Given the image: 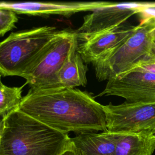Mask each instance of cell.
Here are the masks:
<instances>
[{"label": "cell", "mask_w": 155, "mask_h": 155, "mask_svg": "<svg viewBox=\"0 0 155 155\" xmlns=\"http://www.w3.org/2000/svg\"><path fill=\"white\" fill-rule=\"evenodd\" d=\"M4 130V119L3 116H1V117H0V142L3 134Z\"/></svg>", "instance_id": "17"}, {"label": "cell", "mask_w": 155, "mask_h": 155, "mask_svg": "<svg viewBox=\"0 0 155 155\" xmlns=\"http://www.w3.org/2000/svg\"><path fill=\"white\" fill-rule=\"evenodd\" d=\"M134 71H148L155 74V53L153 52L139 61L127 72Z\"/></svg>", "instance_id": "16"}, {"label": "cell", "mask_w": 155, "mask_h": 155, "mask_svg": "<svg viewBox=\"0 0 155 155\" xmlns=\"http://www.w3.org/2000/svg\"><path fill=\"white\" fill-rule=\"evenodd\" d=\"M62 155H76L75 153H74L73 151H72L71 150H68L67 151H66L65 153H64Z\"/></svg>", "instance_id": "18"}, {"label": "cell", "mask_w": 155, "mask_h": 155, "mask_svg": "<svg viewBox=\"0 0 155 155\" xmlns=\"http://www.w3.org/2000/svg\"><path fill=\"white\" fill-rule=\"evenodd\" d=\"M148 8H155V2L113 3L103 2L100 7L84 17L82 25L76 30L82 42L97 33L115 28L133 15Z\"/></svg>", "instance_id": "7"}, {"label": "cell", "mask_w": 155, "mask_h": 155, "mask_svg": "<svg viewBox=\"0 0 155 155\" xmlns=\"http://www.w3.org/2000/svg\"><path fill=\"white\" fill-rule=\"evenodd\" d=\"M18 108L65 134L107 131L104 105L79 89L30 88L22 97Z\"/></svg>", "instance_id": "1"}, {"label": "cell", "mask_w": 155, "mask_h": 155, "mask_svg": "<svg viewBox=\"0 0 155 155\" xmlns=\"http://www.w3.org/2000/svg\"><path fill=\"white\" fill-rule=\"evenodd\" d=\"M102 1L81 2H0V8L9 9L15 13L31 15H71L80 12L93 11Z\"/></svg>", "instance_id": "10"}, {"label": "cell", "mask_w": 155, "mask_h": 155, "mask_svg": "<svg viewBox=\"0 0 155 155\" xmlns=\"http://www.w3.org/2000/svg\"><path fill=\"white\" fill-rule=\"evenodd\" d=\"M153 9L147 8L141 12V22L135 26L131 35L116 48L93 64L99 81H108L127 72L139 61L154 52L155 9Z\"/></svg>", "instance_id": "3"}, {"label": "cell", "mask_w": 155, "mask_h": 155, "mask_svg": "<svg viewBox=\"0 0 155 155\" xmlns=\"http://www.w3.org/2000/svg\"><path fill=\"white\" fill-rule=\"evenodd\" d=\"M119 136L108 131L78 134L71 138V150L76 155H114Z\"/></svg>", "instance_id": "11"}, {"label": "cell", "mask_w": 155, "mask_h": 155, "mask_svg": "<svg viewBox=\"0 0 155 155\" xmlns=\"http://www.w3.org/2000/svg\"><path fill=\"white\" fill-rule=\"evenodd\" d=\"M77 41L75 31H58L22 76L30 88L58 87V72L72 45Z\"/></svg>", "instance_id": "5"}, {"label": "cell", "mask_w": 155, "mask_h": 155, "mask_svg": "<svg viewBox=\"0 0 155 155\" xmlns=\"http://www.w3.org/2000/svg\"><path fill=\"white\" fill-rule=\"evenodd\" d=\"M153 134H154V136H155V130H154V131H153Z\"/></svg>", "instance_id": "20"}, {"label": "cell", "mask_w": 155, "mask_h": 155, "mask_svg": "<svg viewBox=\"0 0 155 155\" xmlns=\"http://www.w3.org/2000/svg\"><path fill=\"white\" fill-rule=\"evenodd\" d=\"M79 41L72 45L58 74V87L74 88L87 84V67L78 52Z\"/></svg>", "instance_id": "12"}, {"label": "cell", "mask_w": 155, "mask_h": 155, "mask_svg": "<svg viewBox=\"0 0 155 155\" xmlns=\"http://www.w3.org/2000/svg\"><path fill=\"white\" fill-rule=\"evenodd\" d=\"M58 31L44 26L12 33L0 42V74L22 77Z\"/></svg>", "instance_id": "4"}, {"label": "cell", "mask_w": 155, "mask_h": 155, "mask_svg": "<svg viewBox=\"0 0 155 155\" xmlns=\"http://www.w3.org/2000/svg\"><path fill=\"white\" fill-rule=\"evenodd\" d=\"M134 28L135 26L122 25L94 34L78 44V52L84 62L93 64L119 46Z\"/></svg>", "instance_id": "9"}, {"label": "cell", "mask_w": 155, "mask_h": 155, "mask_svg": "<svg viewBox=\"0 0 155 155\" xmlns=\"http://www.w3.org/2000/svg\"><path fill=\"white\" fill-rule=\"evenodd\" d=\"M22 87L5 85L0 74V116H3L19 107L22 99Z\"/></svg>", "instance_id": "14"}, {"label": "cell", "mask_w": 155, "mask_h": 155, "mask_svg": "<svg viewBox=\"0 0 155 155\" xmlns=\"http://www.w3.org/2000/svg\"><path fill=\"white\" fill-rule=\"evenodd\" d=\"M107 131L117 134L152 132L155 130V102H124L104 105Z\"/></svg>", "instance_id": "6"}, {"label": "cell", "mask_w": 155, "mask_h": 155, "mask_svg": "<svg viewBox=\"0 0 155 155\" xmlns=\"http://www.w3.org/2000/svg\"><path fill=\"white\" fill-rule=\"evenodd\" d=\"M18 21L16 13L6 8H0V36L12 29Z\"/></svg>", "instance_id": "15"}, {"label": "cell", "mask_w": 155, "mask_h": 155, "mask_svg": "<svg viewBox=\"0 0 155 155\" xmlns=\"http://www.w3.org/2000/svg\"><path fill=\"white\" fill-rule=\"evenodd\" d=\"M155 136L152 132L119 134L114 155H152Z\"/></svg>", "instance_id": "13"}, {"label": "cell", "mask_w": 155, "mask_h": 155, "mask_svg": "<svg viewBox=\"0 0 155 155\" xmlns=\"http://www.w3.org/2000/svg\"><path fill=\"white\" fill-rule=\"evenodd\" d=\"M115 96L128 102H155V74L148 71H128L107 81L99 94Z\"/></svg>", "instance_id": "8"}, {"label": "cell", "mask_w": 155, "mask_h": 155, "mask_svg": "<svg viewBox=\"0 0 155 155\" xmlns=\"http://www.w3.org/2000/svg\"><path fill=\"white\" fill-rule=\"evenodd\" d=\"M153 45H154V52L155 53V28L153 31Z\"/></svg>", "instance_id": "19"}, {"label": "cell", "mask_w": 155, "mask_h": 155, "mask_svg": "<svg viewBox=\"0 0 155 155\" xmlns=\"http://www.w3.org/2000/svg\"><path fill=\"white\" fill-rule=\"evenodd\" d=\"M0 155H62L71 150V137L21 111L5 115Z\"/></svg>", "instance_id": "2"}]
</instances>
